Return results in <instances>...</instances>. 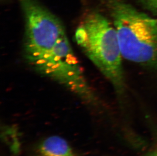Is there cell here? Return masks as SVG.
Returning <instances> with one entry per match:
<instances>
[{"instance_id": "obj_1", "label": "cell", "mask_w": 157, "mask_h": 156, "mask_svg": "<svg viewBox=\"0 0 157 156\" xmlns=\"http://www.w3.org/2000/svg\"><path fill=\"white\" fill-rule=\"evenodd\" d=\"M75 42L119 95L126 90L122 53L114 26L97 11L86 14L76 30Z\"/></svg>"}, {"instance_id": "obj_2", "label": "cell", "mask_w": 157, "mask_h": 156, "mask_svg": "<svg viewBox=\"0 0 157 156\" xmlns=\"http://www.w3.org/2000/svg\"><path fill=\"white\" fill-rule=\"evenodd\" d=\"M123 58L157 69V20L122 0H105Z\"/></svg>"}, {"instance_id": "obj_3", "label": "cell", "mask_w": 157, "mask_h": 156, "mask_svg": "<svg viewBox=\"0 0 157 156\" xmlns=\"http://www.w3.org/2000/svg\"><path fill=\"white\" fill-rule=\"evenodd\" d=\"M18 2L25 21V56L38 71L49 58L65 30L59 19L39 0Z\"/></svg>"}, {"instance_id": "obj_4", "label": "cell", "mask_w": 157, "mask_h": 156, "mask_svg": "<svg viewBox=\"0 0 157 156\" xmlns=\"http://www.w3.org/2000/svg\"><path fill=\"white\" fill-rule=\"evenodd\" d=\"M38 72L52 78L87 103L96 102V95L73 53L66 33L59 37L51 56Z\"/></svg>"}, {"instance_id": "obj_5", "label": "cell", "mask_w": 157, "mask_h": 156, "mask_svg": "<svg viewBox=\"0 0 157 156\" xmlns=\"http://www.w3.org/2000/svg\"><path fill=\"white\" fill-rule=\"evenodd\" d=\"M31 156H76L67 140L59 136H52L42 140Z\"/></svg>"}, {"instance_id": "obj_6", "label": "cell", "mask_w": 157, "mask_h": 156, "mask_svg": "<svg viewBox=\"0 0 157 156\" xmlns=\"http://www.w3.org/2000/svg\"><path fill=\"white\" fill-rule=\"evenodd\" d=\"M139 1L145 8L157 15V0H139Z\"/></svg>"}, {"instance_id": "obj_7", "label": "cell", "mask_w": 157, "mask_h": 156, "mask_svg": "<svg viewBox=\"0 0 157 156\" xmlns=\"http://www.w3.org/2000/svg\"><path fill=\"white\" fill-rule=\"evenodd\" d=\"M147 156H157V150L151 152L150 154H148Z\"/></svg>"}]
</instances>
